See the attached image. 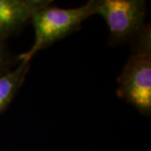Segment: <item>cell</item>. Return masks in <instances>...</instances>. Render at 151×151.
<instances>
[{
    "label": "cell",
    "instance_id": "5",
    "mask_svg": "<svg viewBox=\"0 0 151 151\" xmlns=\"http://www.w3.org/2000/svg\"><path fill=\"white\" fill-rule=\"evenodd\" d=\"M19 62L14 70L0 72V113L8 108L25 80L30 61Z\"/></svg>",
    "mask_w": 151,
    "mask_h": 151
},
{
    "label": "cell",
    "instance_id": "3",
    "mask_svg": "<svg viewBox=\"0 0 151 151\" xmlns=\"http://www.w3.org/2000/svg\"><path fill=\"white\" fill-rule=\"evenodd\" d=\"M93 9L106 22L113 45L134 39L145 25L144 0H93Z\"/></svg>",
    "mask_w": 151,
    "mask_h": 151
},
{
    "label": "cell",
    "instance_id": "4",
    "mask_svg": "<svg viewBox=\"0 0 151 151\" xmlns=\"http://www.w3.org/2000/svg\"><path fill=\"white\" fill-rule=\"evenodd\" d=\"M51 0H0V40L16 35Z\"/></svg>",
    "mask_w": 151,
    "mask_h": 151
},
{
    "label": "cell",
    "instance_id": "1",
    "mask_svg": "<svg viewBox=\"0 0 151 151\" xmlns=\"http://www.w3.org/2000/svg\"><path fill=\"white\" fill-rule=\"evenodd\" d=\"M117 94L144 115L151 113V28L134 38L132 52L118 78Z\"/></svg>",
    "mask_w": 151,
    "mask_h": 151
},
{
    "label": "cell",
    "instance_id": "6",
    "mask_svg": "<svg viewBox=\"0 0 151 151\" xmlns=\"http://www.w3.org/2000/svg\"><path fill=\"white\" fill-rule=\"evenodd\" d=\"M14 61V58L6 45L5 41L0 40V72L9 70Z\"/></svg>",
    "mask_w": 151,
    "mask_h": 151
},
{
    "label": "cell",
    "instance_id": "2",
    "mask_svg": "<svg viewBox=\"0 0 151 151\" xmlns=\"http://www.w3.org/2000/svg\"><path fill=\"white\" fill-rule=\"evenodd\" d=\"M93 14V0L77 8L62 9L50 4L39 10L30 21L35 29L32 46L17 56L18 60L30 61L38 51L78 30L81 24Z\"/></svg>",
    "mask_w": 151,
    "mask_h": 151
}]
</instances>
